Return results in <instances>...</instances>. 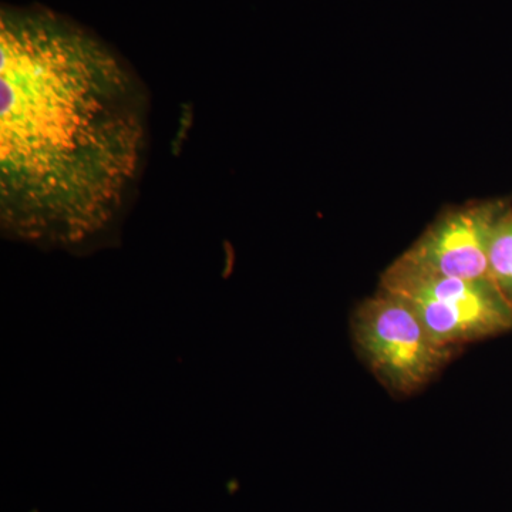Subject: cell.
Here are the masks:
<instances>
[{
	"mask_svg": "<svg viewBox=\"0 0 512 512\" xmlns=\"http://www.w3.org/2000/svg\"><path fill=\"white\" fill-rule=\"evenodd\" d=\"M148 113L143 80L99 36L50 9H3V228L64 249L107 238L143 177Z\"/></svg>",
	"mask_w": 512,
	"mask_h": 512,
	"instance_id": "1",
	"label": "cell"
},
{
	"mask_svg": "<svg viewBox=\"0 0 512 512\" xmlns=\"http://www.w3.org/2000/svg\"><path fill=\"white\" fill-rule=\"evenodd\" d=\"M380 289L406 299L443 346L460 349L512 328L510 303L490 279L434 274L402 255L383 272Z\"/></svg>",
	"mask_w": 512,
	"mask_h": 512,
	"instance_id": "2",
	"label": "cell"
},
{
	"mask_svg": "<svg viewBox=\"0 0 512 512\" xmlns=\"http://www.w3.org/2000/svg\"><path fill=\"white\" fill-rule=\"evenodd\" d=\"M352 335L363 362L396 396L419 392L460 350L436 342L406 299L382 289L357 306Z\"/></svg>",
	"mask_w": 512,
	"mask_h": 512,
	"instance_id": "3",
	"label": "cell"
},
{
	"mask_svg": "<svg viewBox=\"0 0 512 512\" xmlns=\"http://www.w3.org/2000/svg\"><path fill=\"white\" fill-rule=\"evenodd\" d=\"M503 204L471 202L448 208L403 256L413 264L461 279H490L488 244Z\"/></svg>",
	"mask_w": 512,
	"mask_h": 512,
	"instance_id": "4",
	"label": "cell"
},
{
	"mask_svg": "<svg viewBox=\"0 0 512 512\" xmlns=\"http://www.w3.org/2000/svg\"><path fill=\"white\" fill-rule=\"evenodd\" d=\"M488 269L493 284L512 308V205H503L488 244Z\"/></svg>",
	"mask_w": 512,
	"mask_h": 512,
	"instance_id": "5",
	"label": "cell"
}]
</instances>
